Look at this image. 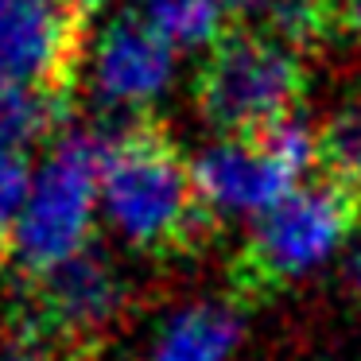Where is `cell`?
I'll return each mask as SVG.
<instances>
[{
  "label": "cell",
  "instance_id": "1",
  "mask_svg": "<svg viewBox=\"0 0 361 361\" xmlns=\"http://www.w3.org/2000/svg\"><path fill=\"white\" fill-rule=\"evenodd\" d=\"M102 195L109 221L152 257H198L221 233V214L202 198L179 144L156 117L105 133Z\"/></svg>",
  "mask_w": 361,
  "mask_h": 361
},
{
  "label": "cell",
  "instance_id": "2",
  "mask_svg": "<svg viewBox=\"0 0 361 361\" xmlns=\"http://www.w3.org/2000/svg\"><path fill=\"white\" fill-rule=\"evenodd\" d=\"M307 97V66L276 35L245 24L221 27L195 74L198 117L226 140L257 144L295 121Z\"/></svg>",
  "mask_w": 361,
  "mask_h": 361
},
{
  "label": "cell",
  "instance_id": "3",
  "mask_svg": "<svg viewBox=\"0 0 361 361\" xmlns=\"http://www.w3.org/2000/svg\"><path fill=\"white\" fill-rule=\"evenodd\" d=\"M361 226V195L330 179L295 187L260 214L249 241L229 260V299L245 311L272 303L303 272L326 260Z\"/></svg>",
  "mask_w": 361,
  "mask_h": 361
},
{
  "label": "cell",
  "instance_id": "4",
  "mask_svg": "<svg viewBox=\"0 0 361 361\" xmlns=\"http://www.w3.org/2000/svg\"><path fill=\"white\" fill-rule=\"evenodd\" d=\"M125 311V283L113 264L90 245L66 264L39 276H24L12 330L20 334V350L63 353L66 361H82L102 345L109 326Z\"/></svg>",
  "mask_w": 361,
  "mask_h": 361
},
{
  "label": "cell",
  "instance_id": "5",
  "mask_svg": "<svg viewBox=\"0 0 361 361\" xmlns=\"http://www.w3.org/2000/svg\"><path fill=\"white\" fill-rule=\"evenodd\" d=\"M109 140L105 133H74L51 152L16 226V252L24 276H39L90 249L94 198Z\"/></svg>",
  "mask_w": 361,
  "mask_h": 361
},
{
  "label": "cell",
  "instance_id": "6",
  "mask_svg": "<svg viewBox=\"0 0 361 361\" xmlns=\"http://www.w3.org/2000/svg\"><path fill=\"white\" fill-rule=\"evenodd\" d=\"M90 12L59 0H0V86L78 90Z\"/></svg>",
  "mask_w": 361,
  "mask_h": 361
},
{
  "label": "cell",
  "instance_id": "7",
  "mask_svg": "<svg viewBox=\"0 0 361 361\" xmlns=\"http://www.w3.org/2000/svg\"><path fill=\"white\" fill-rule=\"evenodd\" d=\"M190 171L202 198L218 214H268L295 190L299 179V167L291 159H283L268 144L245 140H221L206 148L198 159H190Z\"/></svg>",
  "mask_w": 361,
  "mask_h": 361
},
{
  "label": "cell",
  "instance_id": "8",
  "mask_svg": "<svg viewBox=\"0 0 361 361\" xmlns=\"http://www.w3.org/2000/svg\"><path fill=\"white\" fill-rule=\"evenodd\" d=\"M94 74L105 102L140 109L171 78V43L152 27V20L125 12L97 39Z\"/></svg>",
  "mask_w": 361,
  "mask_h": 361
},
{
  "label": "cell",
  "instance_id": "9",
  "mask_svg": "<svg viewBox=\"0 0 361 361\" xmlns=\"http://www.w3.org/2000/svg\"><path fill=\"white\" fill-rule=\"evenodd\" d=\"M268 35H276L295 55L345 43L361 47V0H272Z\"/></svg>",
  "mask_w": 361,
  "mask_h": 361
},
{
  "label": "cell",
  "instance_id": "10",
  "mask_svg": "<svg viewBox=\"0 0 361 361\" xmlns=\"http://www.w3.org/2000/svg\"><path fill=\"white\" fill-rule=\"evenodd\" d=\"M74 113V94L51 86H0V148L27 152L59 136Z\"/></svg>",
  "mask_w": 361,
  "mask_h": 361
},
{
  "label": "cell",
  "instance_id": "11",
  "mask_svg": "<svg viewBox=\"0 0 361 361\" xmlns=\"http://www.w3.org/2000/svg\"><path fill=\"white\" fill-rule=\"evenodd\" d=\"M237 311L226 307H190L167 326L152 361H226L237 342Z\"/></svg>",
  "mask_w": 361,
  "mask_h": 361
},
{
  "label": "cell",
  "instance_id": "12",
  "mask_svg": "<svg viewBox=\"0 0 361 361\" xmlns=\"http://www.w3.org/2000/svg\"><path fill=\"white\" fill-rule=\"evenodd\" d=\"M314 167L319 179L350 187L361 195V105H342L314 133Z\"/></svg>",
  "mask_w": 361,
  "mask_h": 361
},
{
  "label": "cell",
  "instance_id": "13",
  "mask_svg": "<svg viewBox=\"0 0 361 361\" xmlns=\"http://www.w3.org/2000/svg\"><path fill=\"white\" fill-rule=\"evenodd\" d=\"M226 0H148V20L167 43H214L221 35Z\"/></svg>",
  "mask_w": 361,
  "mask_h": 361
},
{
  "label": "cell",
  "instance_id": "14",
  "mask_svg": "<svg viewBox=\"0 0 361 361\" xmlns=\"http://www.w3.org/2000/svg\"><path fill=\"white\" fill-rule=\"evenodd\" d=\"M27 195H32L27 156L16 148H0V237H8L12 218L24 214Z\"/></svg>",
  "mask_w": 361,
  "mask_h": 361
},
{
  "label": "cell",
  "instance_id": "15",
  "mask_svg": "<svg viewBox=\"0 0 361 361\" xmlns=\"http://www.w3.org/2000/svg\"><path fill=\"white\" fill-rule=\"evenodd\" d=\"M260 4H272V0H226V8L233 12H249V8H260Z\"/></svg>",
  "mask_w": 361,
  "mask_h": 361
},
{
  "label": "cell",
  "instance_id": "16",
  "mask_svg": "<svg viewBox=\"0 0 361 361\" xmlns=\"http://www.w3.org/2000/svg\"><path fill=\"white\" fill-rule=\"evenodd\" d=\"M0 361H43V357H35L32 350H16V353H8V357H0Z\"/></svg>",
  "mask_w": 361,
  "mask_h": 361
},
{
  "label": "cell",
  "instance_id": "17",
  "mask_svg": "<svg viewBox=\"0 0 361 361\" xmlns=\"http://www.w3.org/2000/svg\"><path fill=\"white\" fill-rule=\"evenodd\" d=\"M4 257H8V237H0V268H4Z\"/></svg>",
  "mask_w": 361,
  "mask_h": 361
},
{
  "label": "cell",
  "instance_id": "18",
  "mask_svg": "<svg viewBox=\"0 0 361 361\" xmlns=\"http://www.w3.org/2000/svg\"><path fill=\"white\" fill-rule=\"evenodd\" d=\"M357 276H361V264H357Z\"/></svg>",
  "mask_w": 361,
  "mask_h": 361
}]
</instances>
